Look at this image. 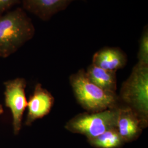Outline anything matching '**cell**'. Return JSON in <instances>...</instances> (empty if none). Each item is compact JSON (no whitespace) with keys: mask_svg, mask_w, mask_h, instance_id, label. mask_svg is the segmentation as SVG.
<instances>
[{"mask_svg":"<svg viewBox=\"0 0 148 148\" xmlns=\"http://www.w3.org/2000/svg\"><path fill=\"white\" fill-rule=\"evenodd\" d=\"M4 85L5 106L12 113L14 133L18 134L21 130L23 114L27 104L25 92L27 82L23 78H16L6 81Z\"/></svg>","mask_w":148,"mask_h":148,"instance_id":"5","label":"cell"},{"mask_svg":"<svg viewBox=\"0 0 148 148\" xmlns=\"http://www.w3.org/2000/svg\"><path fill=\"white\" fill-rule=\"evenodd\" d=\"M35 34L34 25L23 8L0 15V58H5L14 54Z\"/></svg>","mask_w":148,"mask_h":148,"instance_id":"1","label":"cell"},{"mask_svg":"<svg viewBox=\"0 0 148 148\" xmlns=\"http://www.w3.org/2000/svg\"><path fill=\"white\" fill-rule=\"evenodd\" d=\"M76 0H21L22 8L43 21H48ZM85 1L86 0H80Z\"/></svg>","mask_w":148,"mask_h":148,"instance_id":"7","label":"cell"},{"mask_svg":"<svg viewBox=\"0 0 148 148\" xmlns=\"http://www.w3.org/2000/svg\"><path fill=\"white\" fill-rule=\"evenodd\" d=\"M54 103V98L41 84H37L29 100L27 101V114L25 124L30 126L38 119L48 115Z\"/></svg>","mask_w":148,"mask_h":148,"instance_id":"6","label":"cell"},{"mask_svg":"<svg viewBox=\"0 0 148 148\" xmlns=\"http://www.w3.org/2000/svg\"><path fill=\"white\" fill-rule=\"evenodd\" d=\"M85 71L88 79L92 83L106 92L116 93V71L101 69L92 64Z\"/></svg>","mask_w":148,"mask_h":148,"instance_id":"10","label":"cell"},{"mask_svg":"<svg viewBox=\"0 0 148 148\" xmlns=\"http://www.w3.org/2000/svg\"><path fill=\"white\" fill-rule=\"evenodd\" d=\"M121 106L134 111L143 128L148 126V64L138 62L122 85L118 96Z\"/></svg>","mask_w":148,"mask_h":148,"instance_id":"2","label":"cell"},{"mask_svg":"<svg viewBox=\"0 0 148 148\" xmlns=\"http://www.w3.org/2000/svg\"><path fill=\"white\" fill-rule=\"evenodd\" d=\"M137 58L138 62L148 64V25L144 27L139 40Z\"/></svg>","mask_w":148,"mask_h":148,"instance_id":"12","label":"cell"},{"mask_svg":"<svg viewBox=\"0 0 148 148\" xmlns=\"http://www.w3.org/2000/svg\"><path fill=\"white\" fill-rule=\"evenodd\" d=\"M3 112V107L0 104V115H1Z\"/></svg>","mask_w":148,"mask_h":148,"instance_id":"14","label":"cell"},{"mask_svg":"<svg viewBox=\"0 0 148 148\" xmlns=\"http://www.w3.org/2000/svg\"><path fill=\"white\" fill-rule=\"evenodd\" d=\"M120 106L99 112L80 114L70 119L65 128L71 132L85 136L87 139L96 137L106 131L116 128Z\"/></svg>","mask_w":148,"mask_h":148,"instance_id":"4","label":"cell"},{"mask_svg":"<svg viewBox=\"0 0 148 148\" xmlns=\"http://www.w3.org/2000/svg\"><path fill=\"white\" fill-rule=\"evenodd\" d=\"M116 128L125 143L137 139L144 129L136 113L129 108L122 106L119 108Z\"/></svg>","mask_w":148,"mask_h":148,"instance_id":"8","label":"cell"},{"mask_svg":"<svg viewBox=\"0 0 148 148\" xmlns=\"http://www.w3.org/2000/svg\"><path fill=\"white\" fill-rule=\"evenodd\" d=\"M70 83L75 98L87 112H99L121 106L116 93L106 92L92 83L84 69L72 74Z\"/></svg>","mask_w":148,"mask_h":148,"instance_id":"3","label":"cell"},{"mask_svg":"<svg viewBox=\"0 0 148 148\" xmlns=\"http://www.w3.org/2000/svg\"><path fill=\"white\" fill-rule=\"evenodd\" d=\"M127 62V55L120 48L104 47L93 55L92 64L101 69L117 71L124 68Z\"/></svg>","mask_w":148,"mask_h":148,"instance_id":"9","label":"cell"},{"mask_svg":"<svg viewBox=\"0 0 148 148\" xmlns=\"http://www.w3.org/2000/svg\"><path fill=\"white\" fill-rule=\"evenodd\" d=\"M88 142L97 148H120L125 143L117 128L109 130L96 137L88 139Z\"/></svg>","mask_w":148,"mask_h":148,"instance_id":"11","label":"cell"},{"mask_svg":"<svg viewBox=\"0 0 148 148\" xmlns=\"http://www.w3.org/2000/svg\"><path fill=\"white\" fill-rule=\"evenodd\" d=\"M20 3H21V0H0V15Z\"/></svg>","mask_w":148,"mask_h":148,"instance_id":"13","label":"cell"}]
</instances>
